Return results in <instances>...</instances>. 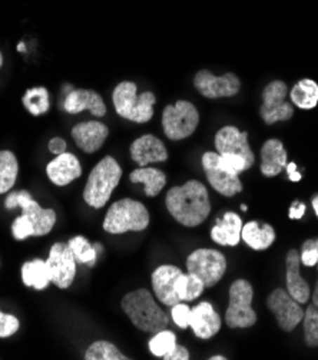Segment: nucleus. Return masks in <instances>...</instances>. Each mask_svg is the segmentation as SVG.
I'll use <instances>...</instances> for the list:
<instances>
[{"label":"nucleus","instance_id":"1a4fd4ad","mask_svg":"<svg viewBox=\"0 0 318 360\" xmlns=\"http://www.w3.org/2000/svg\"><path fill=\"white\" fill-rule=\"evenodd\" d=\"M187 270L202 280L206 289L221 281L227 271V259L217 250L199 248L187 259Z\"/></svg>","mask_w":318,"mask_h":360},{"label":"nucleus","instance_id":"f8f14e48","mask_svg":"<svg viewBox=\"0 0 318 360\" xmlns=\"http://www.w3.org/2000/svg\"><path fill=\"white\" fill-rule=\"evenodd\" d=\"M46 263L51 270V281L59 289H67L74 283L77 276V260L67 244H53Z\"/></svg>","mask_w":318,"mask_h":360},{"label":"nucleus","instance_id":"c03bdc74","mask_svg":"<svg viewBox=\"0 0 318 360\" xmlns=\"http://www.w3.org/2000/svg\"><path fill=\"white\" fill-rule=\"evenodd\" d=\"M312 208H314L315 215L318 217V194L314 195V198H312Z\"/></svg>","mask_w":318,"mask_h":360},{"label":"nucleus","instance_id":"412c9836","mask_svg":"<svg viewBox=\"0 0 318 360\" xmlns=\"http://www.w3.org/2000/svg\"><path fill=\"white\" fill-rule=\"evenodd\" d=\"M183 271L171 264L159 266L152 273V287L155 296L159 299L161 303H164L168 307H172L173 304L180 303V297L175 292V281Z\"/></svg>","mask_w":318,"mask_h":360},{"label":"nucleus","instance_id":"aec40b11","mask_svg":"<svg viewBox=\"0 0 318 360\" xmlns=\"http://www.w3.org/2000/svg\"><path fill=\"white\" fill-rule=\"evenodd\" d=\"M46 174L55 186L65 187L82 175V167L74 154L63 153L48 164Z\"/></svg>","mask_w":318,"mask_h":360},{"label":"nucleus","instance_id":"58836bf2","mask_svg":"<svg viewBox=\"0 0 318 360\" xmlns=\"http://www.w3.org/2000/svg\"><path fill=\"white\" fill-rule=\"evenodd\" d=\"M164 359L165 360H188L190 359V352L184 346L176 343L175 347Z\"/></svg>","mask_w":318,"mask_h":360},{"label":"nucleus","instance_id":"f704fd0d","mask_svg":"<svg viewBox=\"0 0 318 360\" xmlns=\"http://www.w3.org/2000/svg\"><path fill=\"white\" fill-rule=\"evenodd\" d=\"M304 340L310 347L318 346V309L312 304L304 311Z\"/></svg>","mask_w":318,"mask_h":360},{"label":"nucleus","instance_id":"0eeeda50","mask_svg":"<svg viewBox=\"0 0 318 360\" xmlns=\"http://www.w3.org/2000/svg\"><path fill=\"white\" fill-rule=\"evenodd\" d=\"M254 290L250 281L235 280L230 287V304L225 311V321L231 329H249L257 323V313L253 309Z\"/></svg>","mask_w":318,"mask_h":360},{"label":"nucleus","instance_id":"a878e982","mask_svg":"<svg viewBox=\"0 0 318 360\" xmlns=\"http://www.w3.org/2000/svg\"><path fill=\"white\" fill-rule=\"evenodd\" d=\"M241 238L253 250H265L275 241V231L270 224L261 227L257 221H250L242 226Z\"/></svg>","mask_w":318,"mask_h":360},{"label":"nucleus","instance_id":"79ce46f5","mask_svg":"<svg viewBox=\"0 0 318 360\" xmlns=\"http://www.w3.org/2000/svg\"><path fill=\"white\" fill-rule=\"evenodd\" d=\"M287 172H289L290 181H293V183H298L300 179L303 178V175H301V174L298 172V169H297V164H296V162L287 164Z\"/></svg>","mask_w":318,"mask_h":360},{"label":"nucleus","instance_id":"e433bc0d","mask_svg":"<svg viewBox=\"0 0 318 360\" xmlns=\"http://www.w3.org/2000/svg\"><path fill=\"white\" fill-rule=\"evenodd\" d=\"M300 259H301V263L307 267L317 266V263H318V238L304 241Z\"/></svg>","mask_w":318,"mask_h":360},{"label":"nucleus","instance_id":"7c9ffc66","mask_svg":"<svg viewBox=\"0 0 318 360\" xmlns=\"http://www.w3.org/2000/svg\"><path fill=\"white\" fill-rule=\"evenodd\" d=\"M205 289V284L202 283V280H199L197 276L191 274V273H181L175 281V292L178 295L180 300H185V302H191L198 299L202 292Z\"/></svg>","mask_w":318,"mask_h":360},{"label":"nucleus","instance_id":"ea45409f","mask_svg":"<svg viewBox=\"0 0 318 360\" xmlns=\"http://www.w3.org/2000/svg\"><path fill=\"white\" fill-rule=\"evenodd\" d=\"M48 148H49V151H51L52 154H55V155H60V154L66 153L67 146H66V141H65L63 138L56 136V138H52V139L49 141V146H48Z\"/></svg>","mask_w":318,"mask_h":360},{"label":"nucleus","instance_id":"a18cd8bd","mask_svg":"<svg viewBox=\"0 0 318 360\" xmlns=\"http://www.w3.org/2000/svg\"><path fill=\"white\" fill-rule=\"evenodd\" d=\"M227 357H224V356H212L211 357V360H225Z\"/></svg>","mask_w":318,"mask_h":360},{"label":"nucleus","instance_id":"dca6fc26","mask_svg":"<svg viewBox=\"0 0 318 360\" xmlns=\"http://www.w3.org/2000/svg\"><path fill=\"white\" fill-rule=\"evenodd\" d=\"M131 157L139 167H147L152 162H164L168 160V151L164 142L151 135H143L135 139L131 146Z\"/></svg>","mask_w":318,"mask_h":360},{"label":"nucleus","instance_id":"f03ea898","mask_svg":"<svg viewBox=\"0 0 318 360\" xmlns=\"http://www.w3.org/2000/svg\"><path fill=\"white\" fill-rule=\"evenodd\" d=\"M8 210L22 208L23 214L12 224V234L15 240L22 241L29 237H42L52 231L56 223V212L52 208H42L34 201L29 191L11 193L5 201Z\"/></svg>","mask_w":318,"mask_h":360},{"label":"nucleus","instance_id":"4468645a","mask_svg":"<svg viewBox=\"0 0 318 360\" xmlns=\"http://www.w3.org/2000/svg\"><path fill=\"white\" fill-rule=\"evenodd\" d=\"M194 86L202 96L208 99H218L237 95L239 92L241 82L234 74L216 77L209 70L202 69L194 78Z\"/></svg>","mask_w":318,"mask_h":360},{"label":"nucleus","instance_id":"9d476101","mask_svg":"<svg viewBox=\"0 0 318 360\" xmlns=\"http://www.w3.org/2000/svg\"><path fill=\"white\" fill-rule=\"evenodd\" d=\"M202 167L208 183L224 197H234L242 191V183L238 172L232 171L218 153H205L202 155Z\"/></svg>","mask_w":318,"mask_h":360},{"label":"nucleus","instance_id":"b1692460","mask_svg":"<svg viewBox=\"0 0 318 360\" xmlns=\"http://www.w3.org/2000/svg\"><path fill=\"white\" fill-rule=\"evenodd\" d=\"M242 220L238 214L230 211L224 217L217 220L216 226L211 230V237L220 245L235 247L241 240Z\"/></svg>","mask_w":318,"mask_h":360},{"label":"nucleus","instance_id":"c756f323","mask_svg":"<svg viewBox=\"0 0 318 360\" xmlns=\"http://www.w3.org/2000/svg\"><path fill=\"white\" fill-rule=\"evenodd\" d=\"M22 103L33 117H41L49 111V92L44 86L30 88L25 92Z\"/></svg>","mask_w":318,"mask_h":360},{"label":"nucleus","instance_id":"37998d69","mask_svg":"<svg viewBox=\"0 0 318 360\" xmlns=\"http://www.w3.org/2000/svg\"><path fill=\"white\" fill-rule=\"evenodd\" d=\"M312 303L318 309V281L315 284V289H314V293H312Z\"/></svg>","mask_w":318,"mask_h":360},{"label":"nucleus","instance_id":"2f4dec72","mask_svg":"<svg viewBox=\"0 0 318 360\" xmlns=\"http://www.w3.org/2000/svg\"><path fill=\"white\" fill-rule=\"evenodd\" d=\"M67 245L70 250H72L77 263H82L89 267H92L95 264L96 257H98V251L85 237L77 236L74 238H70L67 241Z\"/></svg>","mask_w":318,"mask_h":360},{"label":"nucleus","instance_id":"ddd939ff","mask_svg":"<svg viewBox=\"0 0 318 360\" xmlns=\"http://www.w3.org/2000/svg\"><path fill=\"white\" fill-rule=\"evenodd\" d=\"M268 309L274 313L282 330H294L304 319V310L300 303L284 289H275L267 299Z\"/></svg>","mask_w":318,"mask_h":360},{"label":"nucleus","instance_id":"f257e3e1","mask_svg":"<svg viewBox=\"0 0 318 360\" xmlns=\"http://www.w3.org/2000/svg\"><path fill=\"white\" fill-rule=\"evenodd\" d=\"M165 204L172 217L185 227L202 224L211 212L208 190L197 179L172 187L166 194Z\"/></svg>","mask_w":318,"mask_h":360},{"label":"nucleus","instance_id":"393cba45","mask_svg":"<svg viewBox=\"0 0 318 360\" xmlns=\"http://www.w3.org/2000/svg\"><path fill=\"white\" fill-rule=\"evenodd\" d=\"M129 179L133 184H144L145 194L148 197H157L166 184V175L161 169L152 167H140L133 169L129 174Z\"/></svg>","mask_w":318,"mask_h":360},{"label":"nucleus","instance_id":"cd10ccee","mask_svg":"<svg viewBox=\"0 0 318 360\" xmlns=\"http://www.w3.org/2000/svg\"><path fill=\"white\" fill-rule=\"evenodd\" d=\"M290 95L300 110H312L318 105V84L312 79H301L294 85Z\"/></svg>","mask_w":318,"mask_h":360},{"label":"nucleus","instance_id":"bb28decb","mask_svg":"<svg viewBox=\"0 0 318 360\" xmlns=\"http://www.w3.org/2000/svg\"><path fill=\"white\" fill-rule=\"evenodd\" d=\"M22 281L27 287L45 290L51 281V270L46 262L37 259L22 266Z\"/></svg>","mask_w":318,"mask_h":360},{"label":"nucleus","instance_id":"72a5a7b5","mask_svg":"<svg viewBox=\"0 0 318 360\" xmlns=\"http://www.w3.org/2000/svg\"><path fill=\"white\" fill-rule=\"evenodd\" d=\"M176 345V336L171 330H161L155 333V336L150 340L148 347L150 352L157 357H165Z\"/></svg>","mask_w":318,"mask_h":360},{"label":"nucleus","instance_id":"39448f33","mask_svg":"<svg viewBox=\"0 0 318 360\" xmlns=\"http://www.w3.org/2000/svg\"><path fill=\"white\" fill-rule=\"evenodd\" d=\"M112 102L119 117L136 124H145L154 117L157 98L150 91L138 95L136 84L124 81L114 89Z\"/></svg>","mask_w":318,"mask_h":360},{"label":"nucleus","instance_id":"09e8293b","mask_svg":"<svg viewBox=\"0 0 318 360\" xmlns=\"http://www.w3.org/2000/svg\"><path fill=\"white\" fill-rule=\"evenodd\" d=\"M23 48H25L23 44H20V45H19V51H23Z\"/></svg>","mask_w":318,"mask_h":360},{"label":"nucleus","instance_id":"9b49d317","mask_svg":"<svg viewBox=\"0 0 318 360\" xmlns=\"http://www.w3.org/2000/svg\"><path fill=\"white\" fill-rule=\"evenodd\" d=\"M289 88L286 82L272 81L263 92V105L260 114L265 124L272 125L275 122L289 121L294 115V108L286 101Z\"/></svg>","mask_w":318,"mask_h":360},{"label":"nucleus","instance_id":"a211bd4d","mask_svg":"<svg viewBox=\"0 0 318 360\" xmlns=\"http://www.w3.org/2000/svg\"><path fill=\"white\" fill-rule=\"evenodd\" d=\"M65 111L69 114H79L89 111L93 117H103L106 114V105L102 96L91 89L70 91L63 102Z\"/></svg>","mask_w":318,"mask_h":360},{"label":"nucleus","instance_id":"de8ad7c7","mask_svg":"<svg viewBox=\"0 0 318 360\" xmlns=\"http://www.w3.org/2000/svg\"><path fill=\"white\" fill-rule=\"evenodd\" d=\"M241 210H242V211H246L249 208H246V205H245V204H241Z\"/></svg>","mask_w":318,"mask_h":360},{"label":"nucleus","instance_id":"2eb2a0df","mask_svg":"<svg viewBox=\"0 0 318 360\" xmlns=\"http://www.w3.org/2000/svg\"><path fill=\"white\" fill-rule=\"evenodd\" d=\"M216 148L221 155H237L254 165L256 157L250 148L249 134L241 132L237 127H224L216 135Z\"/></svg>","mask_w":318,"mask_h":360},{"label":"nucleus","instance_id":"a19ab883","mask_svg":"<svg viewBox=\"0 0 318 360\" xmlns=\"http://www.w3.org/2000/svg\"><path fill=\"white\" fill-rule=\"evenodd\" d=\"M305 214V204L300 202V201H294L290 207V212H289V217L291 220H300L304 217Z\"/></svg>","mask_w":318,"mask_h":360},{"label":"nucleus","instance_id":"c85d7f7f","mask_svg":"<svg viewBox=\"0 0 318 360\" xmlns=\"http://www.w3.org/2000/svg\"><path fill=\"white\" fill-rule=\"evenodd\" d=\"M19 162L12 151H0V194H6L15 186Z\"/></svg>","mask_w":318,"mask_h":360},{"label":"nucleus","instance_id":"423d86ee","mask_svg":"<svg viewBox=\"0 0 318 360\" xmlns=\"http://www.w3.org/2000/svg\"><path fill=\"white\" fill-rule=\"evenodd\" d=\"M150 226L148 208L136 200L124 198L111 205L105 215L103 230L111 234L144 231Z\"/></svg>","mask_w":318,"mask_h":360},{"label":"nucleus","instance_id":"473e14b6","mask_svg":"<svg viewBox=\"0 0 318 360\" xmlns=\"http://www.w3.org/2000/svg\"><path fill=\"white\" fill-rule=\"evenodd\" d=\"M85 359L86 360H126L129 357L121 353L114 343L99 340L92 343L88 347L85 353Z\"/></svg>","mask_w":318,"mask_h":360},{"label":"nucleus","instance_id":"20e7f679","mask_svg":"<svg viewBox=\"0 0 318 360\" xmlns=\"http://www.w3.org/2000/svg\"><path fill=\"white\" fill-rule=\"evenodd\" d=\"M122 176V168L112 157L102 158L91 171L84 190V200L92 208H102L110 201Z\"/></svg>","mask_w":318,"mask_h":360},{"label":"nucleus","instance_id":"6e6552de","mask_svg":"<svg viewBox=\"0 0 318 360\" xmlns=\"http://www.w3.org/2000/svg\"><path fill=\"white\" fill-rule=\"evenodd\" d=\"M199 124L197 108L188 101H178L168 105L162 112V128L172 141H181L191 136Z\"/></svg>","mask_w":318,"mask_h":360},{"label":"nucleus","instance_id":"c9c22d12","mask_svg":"<svg viewBox=\"0 0 318 360\" xmlns=\"http://www.w3.org/2000/svg\"><path fill=\"white\" fill-rule=\"evenodd\" d=\"M191 311L192 309L184 303H176L171 307V316L172 320L176 326L180 329H187L190 328V321H191Z\"/></svg>","mask_w":318,"mask_h":360},{"label":"nucleus","instance_id":"49530a36","mask_svg":"<svg viewBox=\"0 0 318 360\" xmlns=\"http://www.w3.org/2000/svg\"><path fill=\"white\" fill-rule=\"evenodd\" d=\"M4 65V56H2V52H0V68H2Z\"/></svg>","mask_w":318,"mask_h":360},{"label":"nucleus","instance_id":"4c0bfd02","mask_svg":"<svg viewBox=\"0 0 318 360\" xmlns=\"http://www.w3.org/2000/svg\"><path fill=\"white\" fill-rule=\"evenodd\" d=\"M19 330V320L13 314L0 311V339L11 338Z\"/></svg>","mask_w":318,"mask_h":360},{"label":"nucleus","instance_id":"6ab92c4d","mask_svg":"<svg viewBox=\"0 0 318 360\" xmlns=\"http://www.w3.org/2000/svg\"><path fill=\"white\" fill-rule=\"evenodd\" d=\"M190 328L194 330L195 336L206 340L214 338L221 329V317L214 310L211 303L202 302L195 306L191 311Z\"/></svg>","mask_w":318,"mask_h":360},{"label":"nucleus","instance_id":"f3484780","mask_svg":"<svg viewBox=\"0 0 318 360\" xmlns=\"http://www.w3.org/2000/svg\"><path fill=\"white\" fill-rule=\"evenodd\" d=\"M110 135V128L99 121H86L77 124L72 129V138L77 146L88 153L93 154L105 143Z\"/></svg>","mask_w":318,"mask_h":360},{"label":"nucleus","instance_id":"5701e85b","mask_svg":"<svg viewBox=\"0 0 318 360\" xmlns=\"http://www.w3.org/2000/svg\"><path fill=\"white\" fill-rule=\"evenodd\" d=\"M287 167V151L279 139H268L261 148V172L265 176H277Z\"/></svg>","mask_w":318,"mask_h":360},{"label":"nucleus","instance_id":"4be33fe9","mask_svg":"<svg viewBox=\"0 0 318 360\" xmlns=\"http://www.w3.org/2000/svg\"><path fill=\"white\" fill-rule=\"evenodd\" d=\"M286 264H287V271H286L287 292L300 304H304L310 299V285L301 276V271H300L301 259H300V255L297 253V250L289 251Z\"/></svg>","mask_w":318,"mask_h":360},{"label":"nucleus","instance_id":"7ed1b4c3","mask_svg":"<svg viewBox=\"0 0 318 360\" xmlns=\"http://www.w3.org/2000/svg\"><path fill=\"white\" fill-rule=\"evenodd\" d=\"M121 304L125 314L139 330L158 333L166 329L169 319L147 289H139L125 295Z\"/></svg>","mask_w":318,"mask_h":360}]
</instances>
